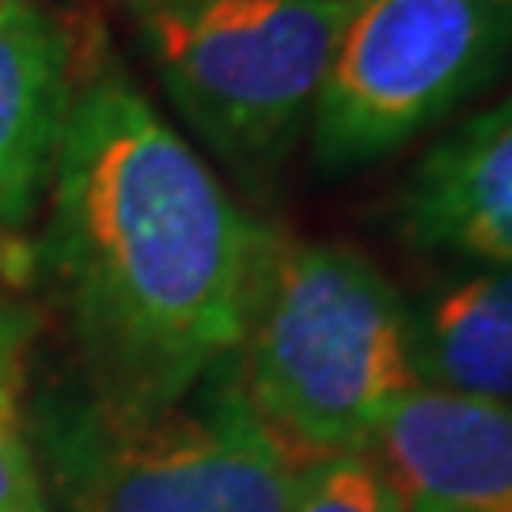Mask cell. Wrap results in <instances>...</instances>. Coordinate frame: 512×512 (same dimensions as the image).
Masks as SVG:
<instances>
[{"label":"cell","instance_id":"obj_10","mask_svg":"<svg viewBox=\"0 0 512 512\" xmlns=\"http://www.w3.org/2000/svg\"><path fill=\"white\" fill-rule=\"evenodd\" d=\"M19 338V319L0 304V512H46L19 414Z\"/></svg>","mask_w":512,"mask_h":512},{"label":"cell","instance_id":"obj_1","mask_svg":"<svg viewBox=\"0 0 512 512\" xmlns=\"http://www.w3.org/2000/svg\"><path fill=\"white\" fill-rule=\"evenodd\" d=\"M50 262L114 399L171 403L232 361L270 232L126 80L69 103L57 137Z\"/></svg>","mask_w":512,"mask_h":512},{"label":"cell","instance_id":"obj_4","mask_svg":"<svg viewBox=\"0 0 512 512\" xmlns=\"http://www.w3.org/2000/svg\"><path fill=\"white\" fill-rule=\"evenodd\" d=\"M171 103L239 171L274 167L315 110L357 0H129Z\"/></svg>","mask_w":512,"mask_h":512},{"label":"cell","instance_id":"obj_2","mask_svg":"<svg viewBox=\"0 0 512 512\" xmlns=\"http://www.w3.org/2000/svg\"><path fill=\"white\" fill-rule=\"evenodd\" d=\"M243 391L293 452L365 456L418 391L414 323L365 255L270 236L243 334Z\"/></svg>","mask_w":512,"mask_h":512},{"label":"cell","instance_id":"obj_11","mask_svg":"<svg viewBox=\"0 0 512 512\" xmlns=\"http://www.w3.org/2000/svg\"><path fill=\"white\" fill-rule=\"evenodd\" d=\"M289 512H406L368 456H319L296 471Z\"/></svg>","mask_w":512,"mask_h":512},{"label":"cell","instance_id":"obj_6","mask_svg":"<svg viewBox=\"0 0 512 512\" xmlns=\"http://www.w3.org/2000/svg\"><path fill=\"white\" fill-rule=\"evenodd\" d=\"M406 512H512V406L418 387L365 452Z\"/></svg>","mask_w":512,"mask_h":512},{"label":"cell","instance_id":"obj_3","mask_svg":"<svg viewBox=\"0 0 512 512\" xmlns=\"http://www.w3.org/2000/svg\"><path fill=\"white\" fill-rule=\"evenodd\" d=\"M224 365L171 403L99 395L50 414L69 512H289L300 467Z\"/></svg>","mask_w":512,"mask_h":512},{"label":"cell","instance_id":"obj_5","mask_svg":"<svg viewBox=\"0 0 512 512\" xmlns=\"http://www.w3.org/2000/svg\"><path fill=\"white\" fill-rule=\"evenodd\" d=\"M512 0H357L311 110L327 171L384 160L494 80Z\"/></svg>","mask_w":512,"mask_h":512},{"label":"cell","instance_id":"obj_8","mask_svg":"<svg viewBox=\"0 0 512 512\" xmlns=\"http://www.w3.org/2000/svg\"><path fill=\"white\" fill-rule=\"evenodd\" d=\"M69 57L31 0H0V224H19L54 167L69 114Z\"/></svg>","mask_w":512,"mask_h":512},{"label":"cell","instance_id":"obj_7","mask_svg":"<svg viewBox=\"0 0 512 512\" xmlns=\"http://www.w3.org/2000/svg\"><path fill=\"white\" fill-rule=\"evenodd\" d=\"M395 217L421 251L512 266V95L421 156Z\"/></svg>","mask_w":512,"mask_h":512},{"label":"cell","instance_id":"obj_9","mask_svg":"<svg viewBox=\"0 0 512 512\" xmlns=\"http://www.w3.org/2000/svg\"><path fill=\"white\" fill-rule=\"evenodd\" d=\"M410 323L421 387L512 406V266L440 285Z\"/></svg>","mask_w":512,"mask_h":512}]
</instances>
